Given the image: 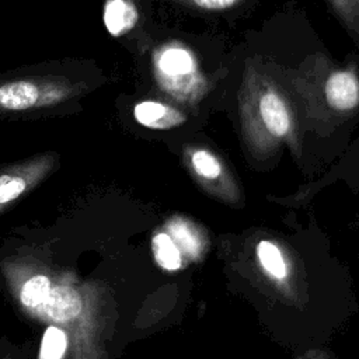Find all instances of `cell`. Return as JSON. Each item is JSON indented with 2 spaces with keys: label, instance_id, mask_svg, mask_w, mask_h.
Instances as JSON below:
<instances>
[{
  "label": "cell",
  "instance_id": "obj_11",
  "mask_svg": "<svg viewBox=\"0 0 359 359\" xmlns=\"http://www.w3.org/2000/svg\"><path fill=\"white\" fill-rule=\"evenodd\" d=\"M139 20V13L132 0H107L104 6V24L112 36L130 31Z\"/></svg>",
  "mask_w": 359,
  "mask_h": 359
},
{
  "label": "cell",
  "instance_id": "obj_12",
  "mask_svg": "<svg viewBox=\"0 0 359 359\" xmlns=\"http://www.w3.org/2000/svg\"><path fill=\"white\" fill-rule=\"evenodd\" d=\"M151 252L156 264L167 272H175L188 265L181 250L163 227L151 237Z\"/></svg>",
  "mask_w": 359,
  "mask_h": 359
},
{
  "label": "cell",
  "instance_id": "obj_14",
  "mask_svg": "<svg viewBox=\"0 0 359 359\" xmlns=\"http://www.w3.org/2000/svg\"><path fill=\"white\" fill-rule=\"evenodd\" d=\"M202 10H226L237 4L240 0H189Z\"/></svg>",
  "mask_w": 359,
  "mask_h": 359
},
{
  "label": "cell",
  "instance_id": "obj_1",
  "mask_svg": "<svg viewBox=\"0 0 359 359\" xmlns=\"http://www.w3.org/2000/svg\"><path fill=\"white\" fill-rule=\"evenodd\" d=\"M7 290L28 318L62 328L69 341L66 359H107L114 325L108 286L83 279L32 254L8 255L0 262Z\"/></svg>",
  "mask_w": 359,
  "mask_h": 359
},
{
  "label": "cell",
  "instance_id": "obj_4",
  "mask_svg": "<svg viewBox=\"0 0 359 359\" xmlns=\"http://www.w3.org/2000/svg\"><path fill=\"white\" fill-rule=\"evenodd\" d=\"M163 229L171 236L188 264L202 259L206 254V233L188 217L172 216L163 224Z\"/></svg>",
  "mask_w": 359,
  "mask_h": 359
},
{
  "label": "cell",
  "instance_id": "obj_8",
  "mask_svg": "<svg viewBox=\"0 0 359 359\" xmlns=\"http://www.w3.org/2000/svg\"><path fill=\"white\" fill-rule=\"evenodd\" d=\"M133 116L142 126L156 130L172 129L187 121V116L180 109L153 100L137 102L133 108Z\"/></svg>",
  "mask_w": 359,
  "mask_h": 359
},
{
  "label": "cell",
  "instance_id": "obj_13",
  "mask_svg": "<svg viewBox=\"0 0 359 359\" xmlns=\"http://www.w3.org/2000/svg\"><path fill=\"white\" fill-rule=\"evenodd\" d=\"M69 351V341L66 332L56 325H46L41 345L38 359H66Z\"/></svg>",
  "mask_w": 359,
  "mask_h": 359
},
{
  "label": "cell",
  "instance_id": "obj_9",
  "mask_svg": "<svg viewBox=\"0 0 359 359\" xmlns=\"http://www.w3.org/2000/svg\"><path fill=\"white\" fill-rule=\"evenodd\" d=\"M156 66L160 77L174 81L191 76L196 72V60L192 53L180 45H170L157 55Z\"/></svg>",
  "mask_w": 359,
  "mask_h": 359
},
{
  "label": "cell",
  "instance_id": "obj_10",
  "mask_svg": "<svg viewBox=\"0 0 359 359\" xmlns=\"http://www.w3.org/2000/svg\"><path fill=\"white\" fill-rule=\"evenodd\" d=\"M255 255L261 271L269 280L285 285L289 278V264L279 245L271 240H261L255 247Z\"/></svg>",
  "mask_w": 359,
  "mask_h": 359
},
{
  "label": "cell",
  "instance_id": "obj_5",
  "mask_svg": "<svg viewBox=\"0 0 359 359\" xmlns=\"http://www.w3.org/2000/svg\"><path fill=\"white\" fill-rule=\"evenodd\" d=\"M188 161L192 172L201 184L213 187L219 192L220 187L222 192L231 194L230 187H233V184H230L222 160L213 151L203 147H195L188 153Z\"/></svg>",
  "mask_w": 359,
  "mask_h": 359
},
{
  "label": "cell",
  "instance_id": "obj_3",
  "mask_svg": "<svg viewBox=\"0 0 359 359\" xmlns=\"http://www.w3.org/2000/svg\"><path fill=\"white\" fill-rule=\"evenodd\" d=\"M57 161L56 153H41L0 170V215L48 178Z\"/></svg>",
  "mask_w": 359,
  "mask_h": 359
},
{
  "label": "cell",
  "instance_id": "obj_7",
  "mask_svg": "<svg viewBox=\"0 0 359 359\" xmlns=\"http://www.w3.org/2000/svg\"><path fill=\"white\" fill-rule=\"evenodd\" d=\"M259 116L268 130L275 139H285L292 130V116L283 98L272 90H266L259 98Z\"/></svg>",
  "mask_w": 359,
  "mask_h": 359
},
{
  "label": "cell",
  "instance_id": "obj_2",
  "mask_svg": "<svg viewBox=\"0 0 359 359\" xmlns=\"http://www.w3.org/2000/svg\"><path fill=\"white\" fill-rule=\"evenodd\" d=\"M88 91V86L63 74L24 76L0 80V114L53 107Z\"/></svg>",
  "mask_w": 359,
  "mask_h": 359
},
{
  "label": "cell",
  "instance_id": "obj_6",
  "mask_svg": "<svg viewBox=\"0 0 359 359\" xmlns=\"http://www.w3.org/2000/svg\"><path fill=\"white\" fill-rule=\"evenodd\" d=\"M325 100L335 111H351L359 105V79L351 70L334 72L325 83Z\"/></svg>",
  "mask_w": 359,
  "mask_h": 359
}]
</instances>
